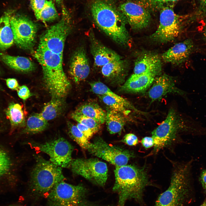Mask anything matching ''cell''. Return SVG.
I'll list each match as a JSON object with an SVG mask.
<instances>
[{"mask_svg":"<svg viewBox=\"0 0 206 206\" xmlns=\"http://www.w3.org/2000/svg\"><path fill=\"white\" fill-rule=\"evenodd\" d=\"M92 18L98 27L118 44L126 46L130 37L127 22L118 7L112 0H94L90 6Z\"/></svg>","mask_w":206,"mask_h":206,"instance_id":"cell-1","label":"cell"},{"mask_svg":"<svg viewBox=\"0 0 206 206\" xmlns=\"http://www.w3.org/2000/svg\"><path fill=\"white\" fill-rule=\"evenodd\" d=\"M34 55L42 67L45 86L52 97L64 99L71 84L63 70V56L39 45Z\"/></svg>","mask_w":206,"mask_h":206,"instance_id":"cell-2","label":"cell"},{"mask_svg":"<svg viewBox=\"0 0 206 206\" xmlns=\"http://www.w3.org/2000/svg\"><path fill=\"white\" fill-rule=\"evenodd\" d=\"M116 167L113 190L118 196L117 206H124L131 199L142 203L144 192L148 183L144 169L132 165Z\"/></svg>","mask_w":206,"mask_h":206,"instance_id":"cell-3","label":"cell"},{"mask_svg":"<svg viewBox=\"0 0 206 206\" xmlns=\"http://www.w3.org/2000/svg\"><path fill=\"white\" fill-rule=\"evenodd\" d=\"M65 178L62 168L40 156L30 174L29 189L31 195L35 199L46 196L58 182Z\"/></svg>","mask_w":206,"mask_h":206,"instance_id":"cell-4","label":"cell"},{"mask_svg":"<svg viewBox=\"0 0 206 206\" xmlns=\"http://www.w3.org/2000/svg\"><path fill=\"white\" fill-rule=\"evenodd\" d=\"M191 163H180L174 167L169 185L159 196L154 206L184 205L190 192Z\"/></svg>","mask_w":206,"mask_h":206,"instance_id":"cell-5","label":"cell"},{"mask_svg":"<svg viewBox=\"0 0 206 206\" xmlns=\"http://www.w3.org/2000/svg\"><path fill=\"white\" fill-rule=\"evenodd\" d=\"M190 19V16L177 14L171 7L165 6L160 11L159 26L149 39L161 43L173 41L183 33Z\"/></svg>","mask_w":206,"mask_h":206,"instance_id":"cell-6","label":"cell"},{"mask_svg":"<svg viewBox=\"0 0 206 206\" xmlns=\"http://www.w3.org/2000/svg\"><path fill=\"white\" fill-rule=\"evenodd\" d=\"M87 191L82 184L74 185L64 181L53 187L47 196V206H97L87 199Z\"/></svg>","mask_w":206,"mask_h":206,"instance_id":"cell-7","label":"cell"},{"mask_svg":"<svg viewBox=\"0 0 206 206\" xmlns=\"http://www.w3.org/2000/svg\"><path fill=\"white\" fill-rule=\"evenodd\" d=\"M62 7L61 20L42 34L39 45L63 56L65 41L70 29L71 18L65 7L62 5Z\"/></svg>","mask_w":206,"mask_h":206,"instance_id":"cell-8","label":"cell"},{"mask_svg":"<svg viewBox=\"0 0 206 206\" xmlns=\"http://www.w3.org/2000/svg\"><path fill=\"white\" fill-rule=\"evenodd\" d=\"M70 167L74 174L81 176L95 185L103 186L106 181L107 165L98 159H72Z\"/></svg>","mask_w":206,"mask_h":206,"instance_id":"cell-9","label":"cell"},{"mask_svg":"<svg viewBox=\"0 0 206 206\" xmlns=\"http://www.w3.org/2000/svg\"><path fill=\"white\" fill-rule=\"evenodd\" d=\"M190 129L182 123L175 110H169L165 119L152 132L154 149L158 151L171 144L179 130Z\"/></svg>","mask_w":206,"mask_h":206,"instance_id":"cell-10","label":"cell"},{"mask_svg":"<svg viewBox=\"0 0 206 206\" xmlns=\"http://www.w3.org/2000/svg\"><path fill=\"white\" fill-rule=\"evenodd\" d=\"M31 144L39 151L47 154L49 161L54 164L61 168L70 167L74 148L64 138H59L44 143L32 142Z\"/></svg>","mask_w":206,"mask_h":206,"instance_id":"cell-11","label":"cell"},{"mask_svg":"<svg viewBox=\"0 0 206 206\" xmlns=\"http://www.w3.org/2000/svg\"><path fill=\"white\" fill-rule=\"evenodd\" d=\"M87 150L92 154L102 158L116 167L126 165L134 156L131 151L110 144L100 137L90 142Z\"/></svg>","mask_w":206,"mask_h":206,"instance_id":"cell-12","label":"cell"},{"mask_svg":"<svg viewBox=\"0 0 206 206\" xmlns=\"http://www.w3.org/2000/svg\"><path fill=\"white\" fill-rule=\"evenodd\" d=\"M14 43L21 48L30 50L33 47L37 30L36 24L26 16L15 13L10 19Z\"/></svg>","mask_w":206,"mask_h":206,"instance_id":"cell-13","label":"cell"},{"mask_svg":"<svg viewBox=\"0 0 206 206\" xmlns=\"http://www.w3.org/2000/svg\"><path fill=\"white\" fill-rule=\"evenodd\" d=\"M118 8L133 30L142 29L150 24L151 19L150 12L141 3L128 1L122 3Z\"/></svg>","mask_w":206,"mask_h":206,"instance_id":"cell-14","label":"cell"},{"mask_svg":"<svg viewBox=\"0 0 206 206\" xmlns=\"http://www.w3.org/2000/svg\"><path fill=\"white\" fill-rule=\"evenodd\" d=\"M152 85L148 95L152 101L160 99L171 92L177 93L185 97L188 94L177 88L173 78L165 74L157 76Z\"/></svg>","mask_w":206,"mask_h":206,"instance_id":"cell-15","label":"cell"},{"mask_svg":"<svg viewBox=\"0 0 206 206\" xmlns=\"http://www.w3.org/2000/svg\"><path fill=\"white\" fill-rule=\"evenodd\" d=\"M89 37L91 53L96 66L102 67L110 62L122 59L119 55L99 41L91 30Z\"/></svg>","mask_w":206,"mask_h":206,"instance_id":"cell-16","label":"cell"},{"mask_svg":"<svg viewBox=\"0 0 206 206\" xmlns=\"http://www.w3.org/2000/svg\"><path fill=\"white\" fill-rule=\"evenodd\" d=\"M86 53L84 47H80L74 52L71 58L69 72L76 83L85 80L90 72L89 63Z\"/></svg>","mask_w":206,"mask_h":206,"instance_id":"cell-17","label":"cell"},{"mask_svg":"<svg viewBox=\"0 0 206 206\" xmlns=\"http://www.w3.org/2000/svg\"><path fill=\"white\" fill-rule=\"evenodd\" d=\"M194 44L190 39H187L175 44L163 53L161 56L165 62L177 65L185 61L192 53Z\"/></svg>","mask_w":206,"mask_h":206,"instance_id":"cell-18","label":"cell"},{"mask_svg":"<svg viewBox=\"0 0 206 206\" xmlns=\"http://www.w3.org/2000/svg\"><path fill=\"white\" fill-rule=\"evenodd\" d=\"M162 68L161 58L157 54L145 52L140 54L136 60L133 74L139 75L151 73L157 76L160 73Z\"/></svg>","mask_w":206,"mask_h":206,"instance_id":"cell-19","label":"cell"},{"mask_svg":"<svg viewBox=\"0 0 206 206\" xmlns=\"http://www.w3.org/2000/svg\"><path fill=\"white\" fill-rule=\"evenodd\" d=\"M128 63L122 59L110 62L102 67L103 75L113 83L122 84L128 70Z\"/></svg>","mask_w":206,"mask_h":206,"instance_id":"cell-20","label":"cell"},{"mask_svg":"<svg viewBox=\"0 0 206 206\" xmlns=\"http://www.w3.org/2000/svg\"><path fill=\"white\" fill-rule=\"evenodd\" d=\"M156 75L151 73L139 75L133 74L120 88V90L126 93H138L144 92L152 84Z\"/></svg>","mask_w":206,"mask_h":206,"instance_id":"cell-21","label":"cell"},{"mask_svg":"<svg viewBox=\"0 0 206 206\" xmlns=\"http://www.w3.org/2000/svg\"><path fill=\"white\" fill-rule=\"evenodd\" d=\"M15 11V9L12 8L7 9L0 17V50H6L12 46L14 43L10 19Z\"/></svg>","mask_w":206,"mask_h":206,"instance_id":"cell-22","label":"cell"},{"mask_svg":"<svg viewBox=\"0 0 206 206\" xmlns=\"http://www.w3.org/2000/svg\"><path fill=\"white\" fill-rule=\"evenodd\" d=\"M0 58L10 68L17 71L28 72L34 70L35 68L34 64L25 57L0 53Z\"/></svg>","mask_w":206,"mask_h":206,"instance_id":"cell-23","label":"cell"},{"mask_svg":"<svg viewBox=\"0 0 206 206\" xmlns=\"http://www.w3.org/2000/svg\"><path fill=\"white\" fill-rule=\"evenodd\" d=\"M75 113L92 118L102 124L106 121V112L97 103L88 102L79 106Z\"/></svg>","mask_w":206,"mask_h":206,"instance_id":"cell-24","label":"cell"},{"mask_svg":"<svg viewBox=\"0 0 206 206\" xmlns=\"http://www.w3.org/2000/svg\"><path fill=\"white\" fill-rule=\"evenodd\" d=\"M64 98L52 97L51 100L44 106L39 113L43 119L48 121L54 119L61 114L64 109Z\"/></svg>","mask_w":206,"mask_h":206,"instance_id":"cell-25","label":"cell"},{"mask_svg":"<svg viewBox=\"0 0 206 206\" xmlns=\"http://www.w3.org/2000/svg\"><path fill=\"white\" fill-rule=\"evenodd\" d=\"M124 115L120 112L111 109L106 112L105 122L110 134L121 133L126 122Z\"/></svg>","mask_w":206,"mask_h":206,"instance_id":"cell-26","label":"cell"},{"mask_svg":"<svg viewBox=\"0 0 206 206\" xmlns=\"http://www.w3.org/2000/svg\"><path fill=\"white\" fill-rule=\"evenodd\" d=\"M48 126L47 121L42 118L39 114H34L28 118L24 133L35 134L45 130Z\"/></svg>","mask_w":206,"mask_h":206,"instance_id":"cell-27","label":"cell"},{"mask_svg":"<svg viewBox=\"0 0 206 206\" xmlns=\"http://www.w3.org/2000/svg\"><path fill=\"white\" fill-rule=\"evenodd\" d=\"M5 113L12 126L17 127L23 124L24 115L22 107L19 104L10 103L6 110Z\"/></svg>","mask_w":206,"mask_h":206,"instance_id":"cell-28","label":"cell"},{"mask_svg":"<svg viewBox=\"0 0 206 206\" xmlns=\"http://www.w3.org/2000/svg\"><path fill=\"white\" fill-rule=\"evenodd\" d=\"M89 84L92 91L95 94L98 95H105L112 97L130 107L134 108L127 100L113 92L102 82H93L90 83Z\"/></svg>","mask_w":206,"mask_h":206,"instance_id":"cell-29","label":"cell"},{"mask_svg":"<svg viewBox=\"0 0 206 206\" xmlns=\"http://www.w3.org/2000/svg\"><path fill=\"white\" fill-rule=\"evenodd\" d=\"M69 135L70 138L76 142L82 148L88 149L90 142L77 126L72 123H67Z\"/></svg>","mask_w":206,"mask_h":206,"instance_id":"cell-30","label":"cell"},{"mask_svg":"<svg viewBox=\"0 0 206 206\" xmlns=\"http://www.w3.org/2000/svg\"><path fill=\"white\" fill-rule=\"evenodd\" d=\"M58 16L52 1L47 0L44 7L35 17L37 19L45 22L54 21L57 19Z\"/></svg>","mask_w":206,"mask_h":206,"instance_id":"cell-31","label":"cell"},{"mask_svg":"<svg viewBox=\"0 0 206 206\" xmlns=\"http://www.w3.org/2000/svg\"><path fill=\"white\" fill-rule=\"evenodd\" d=\"M98 96L111 110L120 112L124 115H126L128 114L127 109L135 110L134 108L130 107L112 97L105 95H98Z\"/></svg>","mask_w":206,"mask_h":206,"instance_id":"cell-32","label":"cell"},{"mask_svg":"<svg viewBox=\"0 0 206 206\" xmlns=\"http://www.w3.org/2000/svg\"><path fill=\"white\" fill-rule=\"evenodd\" d=\"M71 117L78 123L83 124L90 129L94 134L98 132L101 128V124L92 118L76 114L74 112L71 114Z\"/></svg>","mask_w":206,"mask_h":206,"instance_id":"cell-33","label":"cell"},{"mask_svg":"<svg viewBox=\"0 0 206 206\" xmlns=\"http://www.w3.org/2000/svg\"><path fill=\"white\" fill-rule=\"evenodd\" d=\"M11 165L10 159L6 153L0 150V177L6 173Z\"/></svg>","mask_w":206,"mask_h":206,"instance_id":"cell-34","label":"cell"},{"mask_svg":"<svg viewBox=\"0 0 206 206\" xmlns=\"http://www.w3.org/2000/svg\"><path fill=\"white\" fill-rule=\"evenodd\" d=\"M168 0H140V3L147 8L152 9H161L167 4Z\"/></svg>","mask_w":206,"mask_h":206,"instance_id":"cell-35","label":"cell"},{"mask_svg":"<svg viewBox=\"0 0 206 206\" xmlns=\"http://www.w3.org/2000/svg\"><path fill=\"white\" fill-rule=\"evenodd\" d=\"M47 0H30V4L35 16L37 15L45 5Z\"/></svg>","mask_w":206,"mask_h":206,"instance_id":"cell-36","label":"cell"},{"mask_svg":"<svg viewBox=\"0 0 206 206\" xmlns=\"http://www.w3.org/2000/svg\"><path fill=\"white\" fill-rule=\"evenodd\" d=\"M17 91L18 96L23 100H26L32 95L28 88L25 85L19 86Z\"/></svg>","mask_w":206,"mask_h":206,"instance_id":"cell-37","label":"cell"},{"mask_svg":"<svg viewBox=\"0 0 206 206\" xmlns=\"http://www.w3.org/2000/svg\"><path fill=\"white\" fill-rule=\"evenodd\" d=\"M122 141L126 144L131 146H135L138 143L137 137L135 134L132 133L126 134L124 136Z\"/></svg>","mask_w":206,"mask_h":206,"instance_id":"cell-38","label":"cell"},{"mask_svg":"<svg viewBox=\"0 0 206 206\" xmlns=\"http://www.w3.org/2000/svg\"><path fill=\"white\" fill-rule=\"evenodd\" d=\"M76 126L89 140L92 137L94 134L92 130L83 124L78 123Z\"/></svg>","mask_w":206,"mask_h":206,"instance_id":"cell-39","label":"cell"},{"mask_svg":"<svg viewBox=\"0 0 206 206\" xmlns=\"http://www.w3.org/2000/svg\"><path fill=\"white\" fill-rule=\"evenodd\" d=\"M7 87L10 89L17 90L19 86L17 80L13 78H9L6 80Z\"/></svg>","mask_w":206,"mask_h":206,"instance_id":"cell-40","label":"cell"},{"mask_svg":"<svg viewBox=\"0 0 206 206\" xmlns=\"http://www.w3.org/2000/svg\"><path fill=\"white\" fill-rule=\"evenodd\" d=\"M141 143L142 146L146 149L154 145V140L152 137H144L142 139Z\"/></svg>","mask_w":206,"mask_h":206,"instance_id":"cell-41","label":"cell"},{"mask_svg":"<svg viewBox=\"0 0 206 206\" xmlns=\"http://www.w3.org/2000/svg\"><path fill=\"white\" fill-rule=\"evenodd\" d=\"M199 179L203 189L206 193V169L201 171Z\"/></svg>","mask_w":206,"mask_h":206,"instance_id":"cell-42","label":"cell"},{"mask_svg":"<svg viewBox=\"0 0 206 206\" xmlns=\"http://www.w3.org/2000/svg\"><path fill=\"white\" fill-rule=\"evenodd\" d=\"M199 12L202 16H206V0H199Z\"/></svg>","mask_w":206,"mask_h":206,"instance_id":"cell-43","label":"cell"},{"mask_svg":"<svg viewBox=\"0 0 206 206\" xmlns=\"http://www.w3.org/2000/svg\"><path fill=\"white\" fill-rule=\"evenodd\" d=\"M52 1H54L56 2V3L58 4V5H63L62 4L63 3V2L64 1V0H51Z\"/></svg>","mask_w":206,"mask_h":206,"instance_id":"cell-44","label":"cell"},{"mask_svg":"<svg viewBox=\"0 0 206 206\" xmlns=\"http://www.w3.org/2000/svg\"><path fill=\"white\" fill-rule=\"evenodd\" d=\"M179 0H168L167 4L168 3L170 4H172V3H174L176 2Z\"/></svg>","mask_w":206,"mask_h":206,"instance_id":"cell-45","label":"cell"},{"mask_svg":"<svg viewBox=\"0 0 206 206\" xmlns=\"http://www.w3.org/2000/svg\"><path fill=\"white\" fill-rule=\"evenodd\" d=\"M199 206H206V200L205 201Z\"/></svg>","mask_w":206,"mask_h":206,"instance_id":"cell-46","label":"cell"},{"mask_svg":"<svg viewBox=\"0 0 206 206\" xmlns=\"http://www.w3.org/2000/svg\"><path fill=\"white\" fill-rule=\"evenodd\" d=\"M204 35L205 37L206 38V26L205 27L204 30Z\"/></svg>","mask_w":206,"mask_h":206,"instance_id":"cell-47","label":"cell"},{"mask_svg":"<svg viewBox=\"0 0 206 206\" xmlns=\"http://www.w3.org/2000/svg\"><path fill=\"white\" fill-rule=\"evenodd\" d=\"M8 206H19V205H9Z\"/></svg>","mask_w":206,"mask_h":206,"instance_id":"cell-48","label":"cell"},{"mask_svg":"<svg viewBox=\"0 0 206 206\" xmlns=\"http://www.w3.org/2000/svg\"><path fill=\"white\" fill-rule=\"evenodd\" d=\"M1 70L0 68V74H1ZM1 90H2L1 87V85H0V91Z\"/></svg>","mask_w":206,"mask_h":206,"instance_id":"cell-49","label":"cell"}]
</instances>
